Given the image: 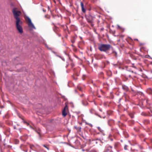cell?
I'll list each match as a JSON object with an SVG mask.
<instances>
[{
    "label": "cell",
    "mask_w": 152,
    "mask_h": 152,
    "mask_svg": "<svg viewBox=\"0 0 152 152\" xmlns=\"http://www.w3.org/2000/svg\"><path fill=\"white\" fill-rule=\"evenodd\" d=\"M13 12L14 16L16 19V26L17 28V30L21 34L23 33V29L20 24L21 21L20 19V16L21 15V12L17 8H14L13 10Z\"/></svg>",
    "instance_id": "obj_1"
},
{
    "label": "cell",
    "mask_w": 152,
    "mask_h": 152,
    "mask_svg": "<svg viewBox=\"0 0 152 152\" xmlns=\"http://www.w3.org/2000/svg\"><path fill=\"white\" fill-rule=\"evenodd\" d=\"M110 48V46L108 44H102L100 45V46L99 47V50L105 52L106 51H108Z\"/></svg>",
    "instance_id": "obj_2"
}]
</instances>
